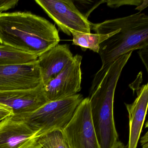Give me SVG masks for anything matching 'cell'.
<instances>
[{
    "label": "cell",
    "instance_id": "obj_12",
    "mask_svg": "<svg viewBox=\"0 0 148 148\" xmlns=\"http://www.w3.org/2000/svg\"><path fill=\"white\" fill-rule=\"evenodd\" d=\"M136 98L132 104L125 103L129 113V139L127 148H136L147 113L148 84L137 89Z\"/></svg>",
    "mask_w": 148,
    "mask_h": 148
},
{
    "label": "cell",
    "instance_id": "obj_4",
    "mask_svg": "<svg viewBox=\"0 0 148 148\" xmlns=\"http://www.w3.org/2000/svg\"><path fill=\"white\" fill-rule=\"evenodd\" d=\"M84 99L83 95L77 94L47 102L31 113L13 117L39 132L40 136L53 130H64Z\"/></svg>",
    "mask_w": 148,
    "mask_h": 148
},
{
    "label": "cell",
    "instance_id": "obj_19",
    "mask_svg": "<svg viewBox=\"0 0 148 148\" xmlns=\"http://www.w3.org/2000/svg\"><path fill=\"white\" fill-rule=\"evenodd\" d=\"M12 111L9 108L0 105V117L5 118L10 116H13Z\"/></svg>",
    "mask_w": 148,
    "mask_h": 148
},
{
    "label": "cell",
    "instance_id": "obj_22",
    "mask_svg": "<svg viewBox=\"0 0 148 148\" xmlns=\"http://www.w3.org/2000/svg\"><path fill=\"white\" fill-rule=\"evenodd\" d=\"M4 119V118H2L0 117V121H1V120H2V119Z\"/></svg>",
    "mask_w": 148,
    "mask_h": 148
},
{
    "label": "cell",
    "instance_id": "obj_1",
    "mask_svg": "<svg viewBox=\"0 0 148 148\" xmlns=\"http://www.w3.org/2000/svg\"><path fill=\"white\" fill-rule=\"evenodd\" d=\"M98 34L117 32L99 45L98 53L102 65L95 74L90 92L100 84L112 64L118 58L133 51L148 47V16L138 13L123 18L91 25V30Z\"/></svg>",
    "mask_w": 148,
    "mask_h": 148
},
{
    "label": "cell",
    "instance_id": "obj_7",
    "mask_svg": "<svg viewBox=\"0 0 148 148\" xmlns=\"http://www.w3.org/2000/svg\"><path fill=\"white\" fill-rule=\"evenodd\" d=\"M82 58L79 54L73 56L55 78L43 85L47 102L71 97L80 91Z\"/></svg>",
    "mask_w": 148,
    "mask_h": 148
},
{
    "label": "cell",
    "instance_id": "obj_20",
    "mask_svg": "<svg viewBox=\"0 0 148 148\" xmlns=\"http://www.w3.org/2000/svg\"><path fill=\"white\" fill-rule=\"evenodd\" d=\"M148 132H146L145 135H144L141 139V145L143 148H148Z\"/></svg>",
    "mask_w": 148,
    "mask_h": 148
},
{
    "label": "cell",
    "instance_id": "obj_21",
    "mask_svg": "<svg viewBox=\"0 0 148 148\" xmlns=\"http://www.w3.org/2000/svg\"><path fill=\"white\" fill-rule=\"evenodd\" d=\"M113 148H125V147L123 143H121L120 141H118Z\"/></svg>",
    "mask_w": 148,
    "mask_h": 148
},
{
    "label": "cell",
    "instance_id": "obj_2",
    "mask_svg": "<svg viewBox=\"0 0 148 148\" xmlns=\"http://www.w3.org/2000/svg\"><path fill=\"white\" fill-rule=\"evenodd\" d=\"M55 25L29 12L0 13V44L38 57L59 44Z\"/></svg>",
    "mask_w": 148,
    "mask_h": 148
},
{
    "label": "cell",
    "instance_id": "obj_15",
    "mask_svg": "<svg viewBox=\"0 0 148 148\" xmlns=\"http://www.w3.org/2000/svg\"><path fill=\"white\" fill-rule=\"evenodd\" d=\"M39 143L42 148H71L63 130L58 129L41 135Z\"/></svg>",
    "mask_w": 148,
    "mask_h": 148
},
{
    "label": "cell",
    "instance_id": "obj_14",
    "mask_svg": "<svg viewBox=\"0 0 148 148\" xmlns=\"http://www.w3.org/2000/svg\"><path fill=\"white\" fill-rule=\"evenodd\" d=\"M38 58L35 55L0 44V66L32 63L37 61Z\"/></svg>",
    "mask_w": 148,
    "mask_h": 148
},
{
    "label": "cell",
    "instance_id": "obj_17",
    "mask_svg": "<svg viewBox=\"0 0 148 148\" xmlns=\"http://www.w3.org/2000/svg\"><path fill=\"white\" fill-rule=\"evenodd\" d=\"M18 2V0H0V13L14 8Z\"/></svg>",
    "mask_w": 148,
    "mask_h": 148
},
{
    "label": "cell",
    "instance_id": "obj_10",
    "mask_svg": "<svg viewBox=\"0 0 148 148\" xmlns=\"http://www.w3.org/2000/svg\"><path fill=\"white\" fill-rule=\"evenodd\" d=\"M47 102L43 84L34 89L0 92V105L14 116L31 113Z\"/></svg>",
    "mask_w": 148,
    "mask_h": 148
},
{
    "label": "cell",
    "instance_id": "obj_13",
    "mask_svg": "<svg viewBox=\"0 0 148 148\" xmlns=\"http://www.w3.org/2000/svg\"><path fill=\"white\" fill-rule=\"evenodd\" d=\"M117 31L118 29H116L109 33L103 34L84 33L72 30H70L69 32L73 36V45L79 46L84 49H90L98 53L100 44Z\"/></svg>",
    "mask_w": 148,
    "mask_h": 148
},
{
    "label": "cell",
    "instance_id": "obj_5",
    "mask_svg": "<svg viewBox=\"0 0 148 148\" xmlns=\"http://www.w3.org/2000/svg\"><path fill=\"white\" fill-rule=\"evenodd\" d=\"M35 1L66 35H71L70 30L90 33L92 23L79 11L72 1L36 0Z\"/></svg>",
    "mask_w": 148,
    "mask_h": 148
},
{
    "label": "cell",
    "instance_id": "obj_8",
    "mask_svg": "<svg viewBox=\"0 0 148 148\" xmlns=\"http://www.w3.org/2000/svg\"><path fill=\"white\" fill-rule=\"evenodd\" d=\"M42 84L37 60L0 66V92L34 89Z\"/></svg>",
    "mask_w": 148,
    "mask_h": 148
},
{
    "label": "cell",
    "instance_id": "obj_9",
    "mask_svg": "<svg viewBox=\"0 0 148 148\" xmlns=\"http://www.w3.org/2000/svg\"><path fill=\"white\" fill-rule=\"evenodd\" d=\"M39 132L13 116L0 121V148H42Z\"/></svg>",
    "mask_w": 148,
    "mask_h": 148
},
{
    "label": "cell",
    "instance_id": "obj_16",
    "mask_svg": "<svg viewBox=\"0 0 148 148\" xmlns=\"http://www.w3.org/2000/svg\"><path fill=\"white\" fill-rule=\"evenodd\" d=\"M144 1H105L109 6L111 8H118L123 5H133L139 6L142 5Z\"/></svg>",
    "mask_w": 148,
    "mask_h": 148
},
{
    "label": "cell",
    "instance_id": "obj_6",
    "mask_svg": "<svg viewBox=\"0 0 148 148\" xmlns=\"http://www.w3.org/2000/svg\"><path fill=\"white\" fill-rule=\"evenodd\" d=\"M63 132L71 148H100L88 97L82 100Z\"/></svg>",
    "mask_w": 148,
    "mask_h": 148
},
{
    "label": "cell",
    "instance_id": "obj_18",
    "mask_svg": "<svg viewBox=\"0 0 148 148\" xmlns=\"http://www.w3.org/2000/svg\"><path fill=\"white\" fill-rule=\"evenodd\" d=\"M148 47H145L143 49H140L138 53L142 59L143 63L145 65L146 71H148Z\"/></svg>",
    "mask_w": 148,
    "mask_h": 148
},
{
    "label": "cell",
    "instance_id": "obj_3",
    "mask_svg": "<svg viewBox=\"0 0 148 148\" xmlns=\"http://www.w3.org/2000/svg\"><path fill=\"white\" fill-rule=\"evenodd\" d=\"M132 53L114 61L88 99L92 122L100 148H113L118 142L113 113L114 94L123 68Z\"/></svg>",
    "mask_w": 148,
    "mask_h": 148
},
{
    "label": "cell",
    "instance_id": "obj_11",
    "mask_svg": "<svg viewBox=\"0 0 148 148\" xmlns=\"http://www.w3.org/2000/svg\"><path fill=\"white\" fill-rule=\"evenodd\" d=\"M73 57L67 44H58L38 57L43 85L55 78Z\"/></svg>",
    "mask_w": 148,
    "mask_h": 148
}]
</instances>
